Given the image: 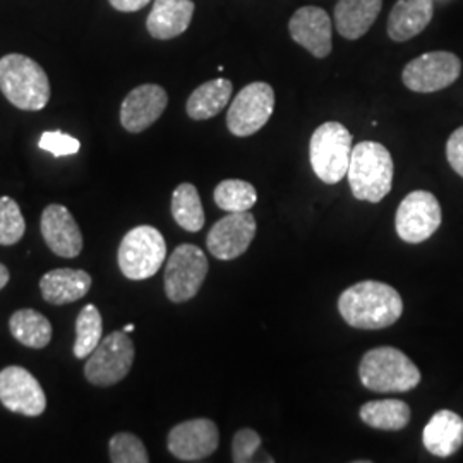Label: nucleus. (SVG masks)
<instances>
[{
	"label": "nucleus",
	"mask_w": 463,
	"mask_h": 463,
	"mask_svg": "<svg viewBox=\"0 0 463 463\" xmlns=\"http://www.w3.org/2000/svg\"><path fill=\"white\" fill-rule=\"evenodd\" d=\"M220 445V432L210 419H193L168 432V451L181 462H201L212 457Z\"/></svg>",
	"instance_id": "nucleus-13"
},
{
	"label": "nucleus",
	"mask_w": 463,
	"mask_h": 463,
	"mask_svg": "<svg viewBox=\"0 0 463 463\" xmlns=\"http://www.w3.org/2000/svg\"><path fill=\"white\" fill-rule=\"evenodd\" d=\"M426 449L434 457L448 458L463 445V419L451 411H439L430 417L422 432Z\"/></svg>",
	"instance_id": "nucleus-19"
},
{
	"label": "nucleus",
	"mask_w": 463,
	"mask_h": 463,
	"mask_svg": "<svg viewBox=\"0 0 463 463\" xmlns=\"http://www.w3.org/2000/svg\"><path fill=\"white\" fill-rule=\"evenodd\" d=\"M9 330L24 347L45 348L52 340L49 319L34 309H19L9 319Z\"/></svg>",
	"instance_id": "nucleus-25"
},
{
	"label": "nucleus",
	"mask_w": 463,
	"mask_h": 463,
	"mask_svg": "<svg viewBox=\"0 0 463 463\" xmlns=\"http://www.w3.org/2000/svg\"><path fill=\"white\" fill-rule=\"evenodd\" d=\"M460 72L462 61L455 53L428 52L405 66L402 80L415 93H434L455 83Z\"/></svg>",
	"instance_id": "nucleus-10"
},
{
	"label": "nucleus",
	"mask_w": 463,
	"mask_h": 463,
	"mask_svg": "<svg viewBox=\"0 0 463 463\" xmlns=\"http://www.w3.org/2000/svg\"><path fill=\"white\" fill-rule=\"evenodd\" d=\"M136 348L126 331L105 336L84 365V376L93 386H112L124 380L133 367Z\"/></svg>",
	"instance_id": "nucleus-7"
},
{
	"label": "nucleus",
	"mask_w": 463,
	"mask_h": 463,
	"mask_svg": "<svg viewBox=\"0 0 463 463\" xmlns=\"http://www.w3.org/2000/svg\"><path fill=\"white\" fill-rule=\"evenodd\" d=\"M134 330V325H128V326H126V328H124V331H126V333H131V331Z\"/></svg>",
	"instance_id": "nucleus-36"
},
{
	"label": "nucleus",
	"mask_w": 463,
	"mask_h": 463,
	"mask_svg": "<svg viewBox=\"0 0 463 463\" xmlns=\"http://www.w3.org/2000/svg\"><path fill=\"white\" fill-rule=\"evenodd\" d=\"M172 216L184 231L199 232L204 227V210L198 189L193 184L184 183L172 194Z\"/></svg>",
	"instance_id": "nucleus-26"
},
{
	"label": "nucleus",
	"mask_w": 463,
	"mask_h": 463,
	"mask_svg": "<svg viewBox=\"0 0 463 463\" xmlns=\"http://www.w3.org/2000/svg\"><path fill=\"white\" fill-rule=\"evenodd\" d=\"M193 14V0H155L146 19L148 33L156 40L177 38L189 28Z\"/></svg>",
	"instance_id": "nucleus-18"
},
{
	"label": "nucleus",
	"mask_w": 463,
	"mask_h": 463,
	"mask_svg": "<svg viewBox=\"0 0 463 463\" xmlns=\"http://www.w3.org/2000/svg\"><path fill=\"white\" fill-rule=\"evenodd\" d=\"M168 97L158 84H141L120 105V124L126 131L137 134L151 128L165 112Z\"/></svg>",
	"instance_id": "nucleus-15"
},
{
	"label": "nucleus",
	"mask_w": 463,
	"mask_h": 463,
	"mask_svg": "<svg viewBox=\"0 0 463 463\" xmlns=\"http://www.w3.org/2000/svg\"><path fill=\"white\" fill-rule=\"evenodd\" d=\"M294 42L307 50L316 59H325L333 49L331 19L328 13L316 5H304L294 13L288 23Z\"/></svg>",
	"instance_id": "nucleus-16"
},
{
	"label": "nucleus",
	"mask_w": 463,
	"mask_h": 463,
	"mask_svg": "<svg viewBox=\"0 0 463 463\" xmlns=\"http://www.w3.org/2000/svg\"><path fill=\"white\" fill-rule=\"evenodd\" d=\"M114 463H148L149 455L143 441L131 432H117L109 443Z\"/></svg>",
	"instance_id": "nucleus-30"
},
{
	"label": "nucleus",
	"mask_w": 463,
	"mask_h": 463,
	"mask_svg": "<svg viewBox=\"0 0 463 463\" xmlns=\"http://www.w3.org/2000/svg\"><path fill=\"white\" fill-rule=\"evenodd\" d=\"M352 155V134L340 122L321 124L309 143V160L317 179L338 184L347 175Z\"/></svg>",
	"instance_id": "nucleus-6"
},
{
	"label": "nucleus",
	"mask_w": 463,
	"mask_h": 463,
	"mask_svg": "<svg viewBox=\"0 0 463 463\" xmlns=\"http://www.w3.org/2000/svg\"><path fill=\"white\" fill-rule=\"evenodd\" d=\"M109 2L114 9L120 13H136L149 4V0H109Z\"/></svg>",
	"instance_id": "nucleus-34"
},
{
	"label": "nucleus",
	"mask_w": 463,
	"mask_h": 463,
	"mask_svg": "<svg viewBox=\"0 0 463 463\" xmlns=\"http://www.w3.org/2000/svg\"><path fill=\"white\" fill-rule=\"evenodd\" d=\"M361 419L373 430H400L412 419L411 407L402 400H373L361 407Z\"/></svg>",
	"instance_id": "nucleus-24"
},
{
	"label": "nucleus",
	"mask_w": 463,
	"mask_h": 463,
	"mask_svg": "<svg viewBox=\"0 0 463 463\" xmlns=\"http://www.w3.org/2000/svg\"><path fill=\"white\" fill-rule=\"evenodd\" d=\"M256 235V218L250 212H235L218 220L208 232V250L222 261H232L248 250Z\"/></svg>",
	"instance_id": "nucleus-14"
},
{
	"label": "nucleus",
	"mask_w": 463,
	"mask_h": 463,
	"mask_svg": "<svg viewBox=\"0 0 463 463\" xmlns=\"http://www.w3.org/2000/svg\"><path fill=\"white\" fill-rule=\"evenodd\" d=\"M432 14V0H398L388 17V36L393 42H407L428 28Z\"/></svg>",
	"instance_id": "nucleus-21"
},
{
	"label": "nucleus",
	"mask_w": 463,
	"mask_h": 463,
	"mask_svg": "<svg viewBox=\"0 0 463 463\" xmlns=\"http://www.w3.org/2000/svg\"><path fill=\"white\" fill-rule=\"evenodd\" d=\"M359 376L364 388L376 393H403L420 383L417 365L395 347H378L365 352Z\"/></svg>",
	"instance_id": "nucleus-4"
},
{
	"label": "nucleus",
	"mask_w": 463,
	"mask_h": 463,
	"mask_svg": "<svg viewBox=\"0 0 463 463\" xmlns=\"http://www.w3.org/2000/svg\"><path fill=\"white\" fill-rule=\"evenodd\" d=\"M9 283V269L0 263V290Z\"/></svg>",
	"instance_id": "nucleus-35"
},
{
	"label": "nucleus",
	"mask_w": 463,
	"mask_h": 463,
	"mask_svg": "<svg viewBox=\"0 0 463 463\" xmlns=\"http://www.w3.org/2000/svg\"><path fill=\"white\" fill-rule=\"evenodd\" d=\"M338 311L357 330H383L395 325L403 313L397 290L383 281H359L342 292Z\"/></svg>",
	"instance_id": "nucleus-1"
},
{
	"label": "nucleus",
	"mask_w": 463,
	"mask_h": 463,
	"mask_svg": "<svg viewBox=\"0 0 463 463\" xmlns=\"http://www.w3.org/2000/svg\"><path fill=\"white\" fill-rule=\"evenodd\" d=\"M0 402L7 411L26 417H38L47 409L42 384L30 371L19 365H9L0 371Z\"/></svg>",
	"instance_id": "nucleus-12"
},
{
	"label": "nucleus",
	"mask_w": 463,
	"mask_h": 463,
	"mask_svg": "<svg viewBox=\"0 0 463 463\" xmlns=\"http://www.w3.org/2000/svg\"><path fill=\"white\" fill-rule=\"evenodd\" d=\"M393 172V158L381 143L363 141L352 148L347 177L354 198L380 203L392 191Z\"/></svg>",
	"instance_id": "nucleus-3"
},
{
	"label": "nucleus",
	"mask_w": 463,
	"mask_h": 463,
	"mask_svg": "<svg viewBox=\"0 0 463 463\" xmlns=\"http://www.w3.org/2000/svg\"><path fill=\"white\" fill-rule=\"evenodd\" d=\"M275 110V91L268 83L244 86L227 112V128L237 137H248L263 129Z\"/></svg>",
	"instance_id": "nucleus-9"
},
{
	"label": "nucleus",
	"mask_w": 463,
	"mask_h": 463,
	"mask_svg": "<svg viewBox=\"0 0 463 463\" xmlns=\"http://www.w3.org/2000/svg\"><path fill=\"white\" fill-rule=\"evenodd\" d=\"M383 0H338L335 5L336 32L347 40L363 38L378 19Z\"/></svg>",
	"instance_id": "nucleus-22"
},
{
	"label": "nucleus",
	"mask_w": 463,
	"mask_h": 463,
	"mask_svg": "<svg viewBox=\"0 0 463 463\" xmlns=\"http://www.w3.org/2000/svg\"><path fill=\"white\" fill-rule=\"evenodd\" d=\"M165 258V239L162 232L151 225H139L128 232L117 252L122 275L136 281L155 277Z\"/></svg>",
	"instance_id": "nucleus-5"
},
{
	"label": "nucleus",
	"mask_w": 463,
	"mask_h": 463,
	"mask_svg": "<svg viewBox=\"0 0 463 463\" xmlns=\"http://www.w3.org/2000/svg\"><path fill=\"white\" fill-rule=\"evenodd\" d=\"M38 146L59 158V156L76 155L81 149V143L76 137L62 133V131H47V133L42 134Z\"/></svg>",
	"instance_id": "nucleus-32"
},
{
	"label": "nucleus",
	"mask_w": 463,
	"mask_h": 463,
	"mask_svg": "<svg viewBox=\"0 0 463 463\" xmlns=\"http://www.w3.org/2000/svg\"><path fill=\"white\" fill-rule=\"evenodd\" d=\"M448 164L463 177V126L449 136L447 143Z\"/></svg>",
	"instance_id": "nucleus-33"
},
{
	"label": "nucleus",
	"mask_w": 463,
	"mask_h": 463,
	"mask_svg": "<svg viewBox=\"0 0 463 463\" xmlns=\"http://www.w3.org/2000/svg\"><path fill=\"white\" fill-rule=\"evenodd\" d=\"M213 199L220 210L229 213L249 212L258 201V193L252 184L239 179H227L216 185Z\"/></svg>",
	"instance_id": "nucleus-28"
},
{
	"label": "nucleus",
	"mask_w": 463,
	"mask_h": 463,
	"mask_svg": "<svg viewBox=\"0 0 463 463\" xmlns=\"http://www.w3.org/2000/svg\"><path fill=\"white\" fill-rule=\"evenodd\" d=\"M261 443V436L256 430L249 428L237 430L232 439V460L235 463L252 462Z\"/></svg>",
	"instance_id": "nucleus-31"
},
{
	"label": "nucleus",
	"mask_w": 463,
	"mask_h": 463,
	"mask_svg": "<svg viewBox=\"0 0 463 463\" xmlns=\"http://www.w3.org/2000/svg\"><path fill=\"white\" fill-rule=\"evenodd\" d=\"M0 91L19 110L38 112L49 103V76L28 55L7 53L0 59Z\"/></svg>",
	"instance_id": "nucleus-2"
},
{
	"label": "nucleus",
	"mask_w": 463,
	"mask_h": 463,
	"mask_svg": "<svg viewBox=\"0 0 463 463\" xmlns=\"http://www.w3.org/2000/svg\"><path fill=\"white\" fill-rule=\"evenodd\" d=\"M91 288V277L84 269L59 268L45 273L40 280L42 296L53 306H66L83 298Z\"/></svg>",
	"instance_id": "nucleus-20"
},
{
	"label": "nucleus",
	"mask_w": 463,
	"mask_h": 463,
	"mask_svg": "<svg viewBox=\"0 0 463 463\" xmlns=\"http://www.w3.org/2000/svg\"><path fill=\"white\" fill-rule=\"evenodd\" d=\"M103 333V321L95 304H88L81 309L76 319V342L74 355L76 359H86L99 347Z\"/></svg>",
	"instance_id": "nucleus-27"
},
{
	"label": "nucleus",
	"mask_w": 463,
	"mask_h": 463,
	"mask_svg": "<svg viewBox=\"0 0 463 463\" xmlns=\"http://www.w3.org/2000/svg\"><path fill=\"white\" fill-rule=\"evenodd\" d=\"M208 258L193 244H181L170 254L165 268V294L175 304L198 296L208 277Z\"/></svg>",
	"instance_id": "nucleus-8"
},
{
	"label": "nucleus",
	"mask_w": 463,
	"mask_h": 463,
	"mask_svg": "<svg viewBox=\"0 0 463 463\" xmlns=\"http://www.w3.org/2000/svg\"><path fill=\"white\" fill-rule=\"evenodd\" d=\"M232 91L233 86L229 80L223 78L201 84L187 99L185 112L193 120H208L218 116L229 105Z\"/></svg>",
	"instance_id": "nucleus-23"
},
{
	"label": "nucleus",
	"mask_w": 463,
	"mask_h": 463,
	"mask_svg": "<svg viewBox=\"0 0 463 463\" xmlns=\"http://www.w3.org/2000/svg\"><path fill=\"white\" fill-rule=\"evenodd\" d=\"M443 220L439 201L428 191H414L400 203L395 218L398 237L409 244L428 241Z\"/></svg>",
	"instance_id": "nucleus-11"
},
{
	"label": "nucleus",
	"mask_w": 463,
	"mask_h": 463,
	"mask_svg": "<svg viewBox=\"0 0 463 463\" xmlns=\"http://www.w3.org/2000/svg\"><path fill=\"white\" fill-rule=\"evenodd\" d=\"M26 232V222L16 201L0 196V246H14Z\"/></svg>",
	"instance_id": "nucleus-29"
},
{
	"label": "nucleus",
	"mask_w": 463,
	"mask_h": 463,
	"mask_svg": "<svg viewBox=\"0 0 463 463\" xmlns=\"http://www.w3.org/2000/svg\"><path fill=\"white\" fill-rule=\"evenodd\" d=\"M42 235L50 250L61 258H78L83 250V235L72 213L62 204H50L40 222Z\"/></svg>",
	"instance_id": "nucleus-17"
}]
</instances>
